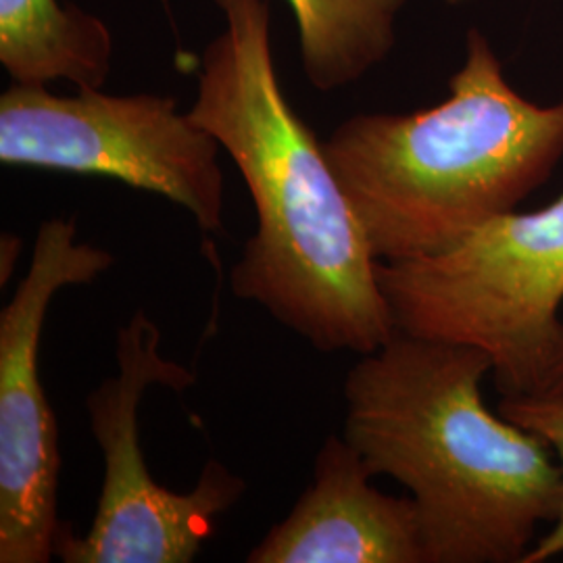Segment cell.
Listing matches in <instances>:
<instances>
[{
  "label": "cell",
  "instance_id": "1",
  "mask_svg": "<svg viewBox=\"0 0 563 563\" xmlns=\"http://www.w3.org/2000/svg\"><path fill=\"white\" fill-rule=\"evenodd\" d=\"M190 118L236 163L257 230L232 267L239 299L323 353H374L397 332L378 260L323 142L284 97L267 0H216Z\"/></svg>",
  "mask_w": 563,
  "mask_h": 563
},
{
  "label": "cell",
  "instance_id": "2",
  "mask_svg": "<svg viewBox=\"0 0 563 563\" xmlns=\"http://www.w3.org/2000/svg\"><path fill=\"white\" fill-rule=\"evenodd\" d=\"M488 355L397 330L344 383V432L374 476L405 486L426 563H522L562 511L551 446L483 397Z\"/></svg>",
  "mask_w": 563,
  "mask_h": 563
},
{
  "label": "cell",
  "instance_id": "3",
  "mask_svg": "<svg viewBox=\"0 0 563 563\" xmlns=\"http://www.w3.org/2000/svg\"><path fill=\"white\" fill-rule=\"evenodd\" d=\"M380 263L453 249L511 213L563 157V97L528 101L472 30L443 102L407 115H353L323 141Z\"/></svg>",
  "mask_w": 563,
  "mask_h": 563
},
{
  "label": "cell",
  "instance_id": "4",
  "mask_svg": "<svg viewBox=\"0 0 563 563\" xmlns=\"http://www.w3.org/2000/svg\"><path fill=\"white\" fill-rule=\"evenodd\" d=\"M378 282L397 330L476 346L504 395H532L562 325L563 195L439 255L378 263Z\"/></svg>",
  "mask_w": 563,
  "mask_h": 563
},
{
  "label": "cell",
  "instance_id": "5",
  "mask_svg": "<svg viewBox=\"0 0 563 563\" xmlns=\"http://www.w3.org/2000/svg\"><path fill=\"white\" fill-rule=\"evenodd\" d=\"M115 355L118 374L86 401L104 462L99 507L81 537L60 522L55 555L65 563L195 562L218 518L241 501L246 484L218 460L205 463L188 493L155 483L141 446L142 399L155 384L184 393L197 376L163 357L162 330L144 309L121 325Z\"/></svg>",
  "mask_w": 563,
  "mask_h": 563
},
{
  "label": "cell",
  "instance_id": "6",
  "mask_svg": "<svg viewBox=\"0 0 563 563\" xmlns=\"http://www.w3.org/2000/svg\"><path fill=\"white\" fill-rule=\"evenodd\" d=\"M220 148L172 97L15 81L0 97L2 165L113 178L180 205L205 232L222 230Z\"/></svg>",
  "mask_w": 563,
  "mask_h": 563
},
{
  "label": "cell",
  "instance_id": "7",
  "mask_svg": "<svg viewBox=\"0 0 563 563\" xmlns=\"http://www.w3.org/2000/svg\"><path fill=\"white\" fill-rule=\"evenodd\" d=\"M111 265L109 251L78 241L74 220H46L27 274L0 313V563L55 555L59 428L38 369L42 328L59 290L97 280Z\"/></svg>",
  "mask_w": 563,
  "mask_h": 563
},
{
  "label": "cell",
  "instance_id": "8",
  "mask_svg": "<svg viewBox=\"0 0 563 563\" xmlns=\"http://www.w3.org/2000/svg\"><path fill=\"white\" fill-rule=\"evenodd\" d=\"M376 478L344 437L318 451L313 483L257 544L249 563H426L416 501L372 486Z\"/></svg>",
  "mask_w": 563,
  "mask_h": 563
},
{
  "label": "cell",
  "instance_id": "9",
  "mask_svg": "<svg viewBox=\"0 0 563 563\" xmlns=\"http://www.w3.org/2000/svg\"><path fill=\"white\" fill-rule=\"evenodd\" d=\"M104 21L59 0H0V65L15 84L102 88L113 65Z\"/></svg>",
  "mask_w": 563,
  "mask_h": 563
},
{
  "label": "cell",
  "instance_id": "10",
  "mask_svg": "<svg viewBox=\"0 0 563 563\" xmlns=\"http://www.w3.org/2000/svg\"><path fill=\"white\" fill-rule=\"evenodd\" d=\"M297 20L302 69L320 92H332L380 65L397 42L407 0H286Z\"/></svg>",
  "mask_w": 563,
  "mask_h": 563
},
{
  "label": "cell",
  "instance_id": "11",
  "mask_svg": "<svg viewBox=\"0 0 563 563\" xmlns=\"http://www.w3.org/2000/svg\"><path fill=\"white\" fill-rule=\"evenodd\" d=\"M497 409L507 420L530 430L551 446L562 467L563 481V393L504 395ZM560 555H563V497L558 520L539 537L522 563H544Z\"/></svg>",
  "mask_w": 563,
  "mask_h": 563
},
{
  "label": "cell",
  "instance_id": "12",
  "mask_svg": "<svg viewBox=\"0 0 563 563\" xmlns=\"http://www.w3.org/2000/svg\"><path fill=\"white\" fill-rule=\"evenodd\" d=\"M537 393H563V318Z\"/></svg>",
  "mask_w": 563,
  "mask_h": 563
},
{
  "label": "cell",
  "instance_id": "13",
  "mask_svg": "<svg viewBox=\"0 0 563 563\" xmlns=\"http://www.w3.org/2000/svg\"><path fill=\"white\" fill-rule=\"evenodd\" d=\"M446 4H463V2H470V0H444Z\"/></svg>",
  "mask_w": 563,
  "mask_h": 563
}]
</instances>
